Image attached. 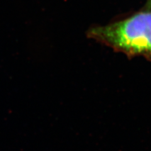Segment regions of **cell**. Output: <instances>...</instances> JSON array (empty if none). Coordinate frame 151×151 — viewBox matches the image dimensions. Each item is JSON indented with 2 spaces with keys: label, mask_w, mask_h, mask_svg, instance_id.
Masks as SVG:
<instances>
[{
  "label": "cell",
  "mask_w": 151,
  "mask_h": 151,
  "mask_svg": "<svg viewBox=\"0 0 151 151\" xmlns=\"http://www.w3.org/2000/svg\"><path fill=\"white\" fill-rule=\"evenodd\" d=\"M87 35L130 58L143 56L151 59V9L106 25L93 27Z\"/></svg>",
  "instance_id": "obj_1"
},
{
  "label": "cell",
  "mask_w": 151,
  "mask_h": 151,
  "mask_svg": "<svg viewBox=\"0 0 151 151\" xmlns=\"http://www.w3.org/2000/svg\"><path fill=\"white\" fill-rule=\"evenodd\" d=\"M145 8L151 9V0H147V3H146V4H145Z\"/></svg>",
  "instance_id": "obj_2"
}]
</instances>
